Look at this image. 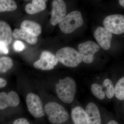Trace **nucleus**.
<instances>
[{
	"mask_svg": "<svg viewBox=\"0 0 124 124\" xmlns=\"http://www.w3.org/2000/svg\"><path fill=\"white\" fill-rule=\"evenodd\" d=\"M55 90L60 100L66 103H71L75 99L77 92V85L73 78L67 77L60 79L55 85Z\"/></svg>",
	"mask_w": 124,
	"mask_h": 124,
	"instance_id": "1",
	"label": "nucleus"
},
{
	"mask_svg": "<svg viewBox=\"0 0 124 124\" xmlns=\"http://www.w3.org/2000/svg\"><path fill=\"white\" fill-rule=\"evenodd\" d=\"M45 111L49 121L54 124H62L69 118L68 112L60 104L55 102H50L46 104Z\"/></svg>",
	"mask_w": 124,
	"mask_h": 124,
	"instance_id": "2",
	"label": "nucleus"
},
{
	"mask_svg": "<svg viewBox=\"0 0 124 124\" xmlns=\"http://www.w3.org/2000/svg\"><path fill=\"white\" fill-rule=\"evenodd\" d=\"M55 57L58 62L69 67H76L82 61L79 52L70 47H65L59 50Z\"/></svg>",
	"mask_w": 124,
	"mask_h": 124,
	"instance_id": "3",
	"label": "nucleus"
},
{
	"mask_svg": "<svg viewBox=\"0 0 124 124\" xmlns=\"http://www.w3.org/2000/svg\"><path fill=\"white\" fill-rule=\"evenodd\" d=\"M80 12L74 11L65 16L59 24L60 30L63 33L68 34L73 32L84 24Z\"/></svg>",
	"mask_w": 124,
	"mask_h": 124,
	"instance_id": "4",
	"label": "nucleus"
},
{
	"mask_svg": "<svg viewBox=\"0 0 124 124\" xmlns=\"http://www.w3.org/2000/svg\"><path fill=\"white\" fill-rule=\"evenodd\" d=\"M78 48L82 61L85 63H90L93 61L94 54L99 51L100 47L94 41H87L79 44Z\"/></svg>",
	"mask_w": 124,
	"mask_h": 124,
	"instance_id": "5",
	"label": "nucleus"
},
{
	"mask_svg": "<svg viewBox=\"0 0 124 124\" xmlns=\"http://www.w3.org/2000/svg\"><path fill=\"white\" fill-rule=\"evenodd\" d=\"M104 28L111 33L116 35L124 32V16L116 14L108 16L103 22Z\"/></svg>",
	"mask_w": 124,
	"mask_h": 124,
	"instance_id": "6",
	"label": "nucleus"
},
{
	"mask_svg": "<svg viewBox=\"0 0 124 124\" xmlns=\"http://www.w3.org/2000/svg\"><path fill=\"white\" fill-rule=\"evenodd\" d=\"M26 102L28 111L33 116L38 118L45 116L43 103L38 95L33 93H29L27 95Z\"/></svg>",
	"mask_w": 124,
	"mask_h": 124,
	"instance_id": "7",
	"label": "nucleus"
},
{
	"mask_svg": "<svg viewBox=\"0 0 124 124\" xmlns=\"http://www.w3.org/2000/svg\"><path fill=\"white\" fill-rule=\"evenodd\" d=\"M52 7L50 22L53 26H55L66 16V5L62 0H54L52 3Z\"/></svg>",
	"mask_w": 124,
	"mask_h": 124,
	"instance_id": "8",
	"label": "nucleus"
},
{
	"mask_svg": "<svg viewBox=\"0 0 124 124\" xmlns=\"http://www.w3.org/2000/svg\"><path fill=\"white\" fill-rule=\"evenodd\" d=\"M94 35L98 44L103 49L108 50L110 48L112 34L105 28L98 27Z\"/></svg>",
	"mask_w": 124,
	"mask_h": 124,
	"instance_id": "9",
	"label": "nucleus"
},
{
	"mask_svg": "<svg viewBox=\"0 0 124 124\" xmlns=\"http://www.w3.org/2000/svg\"><path fill=\"white\" fill-rule=\"evenodd\" d=\"M20 101L19 96L15 91H10L8 93L5 92L0 93V109L8 107L17 106Z\"/></svg>",
	"mask_w": 124,
	"mask_h": 124,
	"instance_id": "10",
	"label": "nucleus"
},
{
	"mask_svg": "<svg viewBox=\"0 0 124 124\" xmlns=\"http://www.w3.org/2000/svg\"><path fill=\"white\" fill-rule=\"evenodd\" d=\"M87 124H101L100 111L93 102L87 104L85 111Z\"/></svg>",
	"mask_w": 124,
	"mask_h": 124,
	"instance_id": "11",
	"label": "nucleus"
},
{
	"mask_svg": "<svg viewBox=\"0 0 124 124\" xmlns=\"http://www.w3.org/2000/svg\"><path fill=\"white\" fill-rule=\"evenodd\" d=\"M13 35L9 24L4 21H0V42L8 45L12 42Z\"/></svg>",
	"mask_w": 124,
	"mask_h": 124,
	"instance_id": "12",
	"label": "nucleus"
},
{
	"mask_svg": "<svg viewBox=\"0 0 124 124\" xmlns=\"http://www.w3.org/2000/svg\"><path fill=\"white\" fill-rule=\"evenodd\" d=\"M21 28L33 36L37 37L42 32L41 27L38 23L29 20L23 21L21 24Z\"/></svg>",
	"mask_w": 124,
	"mask_h": 124,
	"instance_id": "13",
	"label": "nucleus"
},
{
	"mask_svg": "<svg viewBox=\"0 0 124 124\" xmlns=\"http://www.w3.org/2000/svg\"><path fill=\"white\" fill-rule=\"evenodd\" d=\"M47 1V0H33L32 1V4L29 3L26 5L25 10L29 14L38 13L46 9V2Z\"/></svg>",
	"mask_w": 124,
	"mask_h": 124,
	"instance_id": "14",
	"label": "nucleus"
},
{
	"mask_svg": "<svg viewBox=\"0 0 124 124\" xmlns=\"http://www.w3.org/2000/svg\"><path fill=\"white\" fill-rule=\"evenodd\" d=\"M71 116L74 124H87L85 111L81 107L72 108Z\"/></svg>",
	"mask_w": 124,
	"mask_h": 124,
	"instance_id": "15",
	"label": "nucleus"
},
{
	"mask_svg": "<svg viewBox=\"0 0 124 124\" xmlns=\"http://www.w3.org/2000/svg\"><path fill=\"white\" fill-rule=\"evenodd\" d=\"M13 34L16 39L23 40L31 44H36L38 41L37 37L33 36L22 29H15Z\"/></svg>",
	"mask_w": 124,
	"mask_h": 124,
	"instance_id": "16",
	"label": "nucleus"
},
{
	"mask_svg": "<svg viewBox=\"0 0 124 124\" xmlns=\"http://www.w3.org/2000/svg\"><path fill=\"white\" fill-rule=\"evenodd\" d=\"M101 86L103 90L108 99H111L114 95V87L112 81L109 79L104 80Z\"/></svg>",
	"mask_w": 124,
	"mask_h": 124,
	"instance_id": "17",
	"label": "nucleus"
},
{
	"mask_svg": "<svg viewBox=\"0 0 124 124\" xmlns=\"http://www.w3.org/2000/svg\"><path fill=\"white\" fill-rule=\"evenodd\" d=\"M17 7L16 2L13 0H0V13L14 11Z\"/></svg>",
	"mask_w": 124,
	"mask_h": 124,
	"instance_id": "18",
	"label": "nucleus"
},
{
	"mask_svg": "<svg viewBox=\"0 0 124 124\" xmlns=\"http://www.w3.org/2000/svg\"><path fill=\"white\" fill-rule=\"evenodd\" d=\"M114 95L117 99L124 100V77L119 80L114 88Z\"/></svg>",
	"mask_w": 124,
	"mask_h": 124,
	"instance_id": "19",
	"label": "nucleus"
},
{
	"mask_svg": "<svg viewBox=\"0 0 124 124\" xmlns=\"http://www.w3.org/2000/svg\"><path fill=\"white\" fill-rule=\"evenodd\" d=\"M13 62L8 57L0 58V73H5L11 69L13 66Z\"/></svg>",
	"mask_w": 124,
	"mask_h": 124,
	"instance_id": "20",
	"label": "nucleus"
},
{
	"mask_svg": "<svg viewBox=\"0 0 124 124\" xmlns=\"http://www.w3.org/2000/svg\"><path fill=\"white\" fill-rule=\"evenodd\" d=\"M33 66L37 69H41L43 70H49L54 68L53 64L47 62L46 60L40 58L33 63Z\"/></svg>",
	"mask_w": 124,
	"mask_h": 124,
	"instance_id": "21",
	"label": "nucleus"
},
{
	"mask_svg": "<svg viewBox=\"0 0 124 124\" xmlns=\"http://www.w3.org/2000/svg\"><path fill=\"white\" fill-rule=\"evenodd\" d=\"M91 90L94 95L100 100H103L105 97L106 94L103 90L101 85L94 84L91 85Z\"/></svg>",
	"mask_w": 124,
	"mask_h": 124,
	"instance_id": "22",
	"label": "nucleus"
},
{
	"mask_svg": "<svg viewBox=\"0 0 124 124\" xmlns=\"http://www.w3.org/2000/svg\"><path fill=\"white\" fill-rule=\"evenodd\" d=\"M40 58L46 60L54 66L57 65L58 62L55 56L48 51H43L41 54Z\"/></svg>",
	"mask_w": 124,
	"mask_h": 124,
	"instance_id": "23",
	"label": "nucleus"
},
{
	"mask_svg": "<svg viewBox=\"0 0 124 124\" xmlns=\"http://www.w3.org/2000/svg\"><path fill=\"white\" fill-rule=\"evenodd\" d=\"M14 48L16 51H22L24 48L25 46L24 44L19 40L16 41L14 44Z\"/></svg>",
	"mask_w": 124,
	"mask_h": 124,
	"instance_id": "24",
	"label": "nucleus"
},
{
	"mask_svg": "<svg viewBox=\"0 0 124 124\" xmlns=\"http://www.w3.org/2000/svg\"><path fill=\"white\" fill-rule=\"evenodd\" d=\"M9 51L7 46L2 42H0V54H6L8 53Z\"/></svg>",
	"mask_w": 124,
	"mask_h": 124,
	"instance_id": "25",
	"label": "nucleus"
},
{
	"mask_svg": "<svg viewBox=\"0 0 124 124\" xmlns=\"http://www.w3.org/2000/svg\"><path fill=\"white\" fill-rule=\"evenodd\" d=\"M13 124H30L28 121L25 118H19L14 121Z\"/></svg>",
	"mask_w": 124,
	"mask_h": 124,
	"instance_id": "26",
	"label": "nucleus"
},
{
	"mask_svg": "<svg viewBox=\"0 0 124 124\" xmlns=\"http://www.w3.org/2000/svg\"><path fill=\"white\" fill-rule=\"evenodd\" d=\"M7 85L6 80L3 78H0V88H4Z\"/></svg>",
	"mask_w": 124,
	"mask_h": 124,
	"instance_id": "27",
	"label": "nucleus"
},
{
	"mask_svg": "<svg viewBox=\"0 0 124 124\" xmlns=\"http://www.w3.org/2000/svg\"><path fill=\"white\" fill-rule=\"evenodd\" d=\"M107 124H119L116 121L112 120L108 122Z\"/></svg>",
	"mask_w": 124,
	"mask_h": 124,
	"instance_id": "28",
	"label": "nucleus"
},
{
	"mask_svg": "<svg viewBox=\"0 0 124 124\" xmlns=\"http://www.w3.org/2000/svg\"><path fill=\"white\" fill-rule=\"evenodd\" d=\"M119 2L121 6L124 7V0H120L119 1Z\"/></svg>",
	"mask_w": 124,
	"mask_h": 124,
	"instance_id": "29",
	"label": "nucleus"
}]
</instances>
